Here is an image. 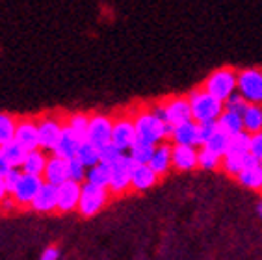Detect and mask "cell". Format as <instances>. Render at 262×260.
<instances>
[{
	"label": "cell",
	"mask_w": 262,
	"mask_h": 260,
	"mask_svg": "<svg viewBox=\"0 0 262 260\" xmlns=\"http://www.w3.org/2000/svg\"><path fill=\"white\" fill-rule=\"evenodd\" d=\"M134 114V125H136L138 140L151 143V145H160L164 141H171L173 126L158 119L157 115L149 110V106H143L140 110H132Z\"/></svg>",
	"instance_id": "obj_1"
},
{
	"label": "cell",
	"mask_w": 262,
	"mask_h": 260,
	"mask_svg": "<svg viewBox=\"0 0 262 260\" xmlns=\"http://www.w3.org/2000/svg\"><path fill=\"white\" fill-rule=\"evenodd\" d=\"M186 97L190 100V106H192V119L197 125L208 123V121H217L225 112V104L222 100L212 97L207 90H203L201 85L193 88Z\"/></svg>",
	"instance_id": "obj_2"
},
{
	"label": "cell",
	"mask_w": 262,
	"mask_h": 260,
	"mask_svg": "<svg viewBox=\"0 0 262 260\" xmlns=\"http://www.w3.org/2000/svg\"><path fill=\"white\" fill-rule=\"evenodd\" d=\"M201 88L207 90L212 97H216L217 100L225 102L238 91V69L229 67V65L220 67L207 76Z\"/></svg>",
	"instance_id": "obj_3"
},
{
	"label": "cell",
	"mask_w": 262,
	"mask_h": 260,
	"mask_svg": "<svg viewBox=\"0 0 262 260\" xmlns=\"http://www.w3.org/2000/svg\"><path fill=\"white\" fill-rule=\"evenodd\" d=\"M114 117V130H112V143L123 153H128L136 143V125H134V114L130 112H119L112 115Z\"/></svg>",
	"instance_id": "obj_4"
},
{
	"label": "cell",
	"mask_w": 262,
	"mask_h": 260,
	"mask_svg": "<svg viewBox=\"0 0 262 260\" xmlns=\"http://www.w3.org/2000/svg\"><path fill=\"white\" fill-rule=\"evenodd\" d=\"M66 119H58V115H41L37 117V130H39V149L45 153H52L60 141L63 128H66Z\"/></svg>",
	"instance_id": "obj_5"
},
{
	"label": "cell",
	"mask_w": 262,
	"mask_h": 260,
	"mask_svg": "<svg viewBox=\"0 0 262 260\" xmlns=\"http://www.w3.org/2000/svg\"><path fill=\"white\" fill-rule=\"evenodd\" d=\"M110 197H112L110 190L97 188V186L84 182L82 184V197H80V205H78V214L84 215V218H93V215L99 214L108 205Z\"/></svg>",
	"instance_id": "obj_6"
},
{
	"label": "cell",
	"mask_w": 262,
	"mask_h": 260,
	"mask_svg": "<svg viewBox=\"0 0 262 260\" xmlns=\"http://www.w3.org/2000/svg\"><path fill=\"white\" fill-rule=\"evenodd\" d=\"M238 93L249 104H262V69L249 67L238 71Z\"/></svg>",
	"instance_id": "obj_7"
},
{
	"label": "cell",
	"mask_w": 262,
	"mask_h": 260,
	"mask_svg": "<svg viewBox=\"0 0 262 260\" xmlns=\"http://www.w3.org/2000/svg\"><path fill=\"white\" fill-rule=\"evenodd\" d=\"M112 180H110V193L112 197H119L130 191V180H132V171L136 167V164L132 162L128 155H123L116 164H112Z\"/></svg>",
	"instance_id": "obj_8"
},
{
	"label": "cell",
	"mask_w": 262,
	"mask_h": 260,
	"mask_svg": "<svg viewBox=\"0 0 262 260\" xmlns=\"http://www.w3.org/2000/svg\"><path fill=\"white\" fill-rule=\"evenodd\" d=\"M112 130H114V117L106 114H91L88 141L101 150L108 143H112Z\"/></svg>",
	"instance_id": "obj_9"
},
{
	"label": "cell",
	"mask_w": 262,
	"mask_h": 260,
	"mask_svg": "<svg viewBox=\"0 0 262 260\" xmlns=\"http://www.w3.org/2000/svg\"><path fill=\"white\" fill-rule=\"evenodd\" d=\"M164 110H166V123L171 126H179L186 121H192V106L184 95H171L162 99Z\"/></svg>",
	"instance_id": "obj_10"
},
{
	"label": "cell",
	"mask_w": 262,
	"mask_h": 260,
	"mask_svg": "<svg viewBox=\"0 0 262 260\" xmlns=\"http://www.w3.org/2000/svg\"><path fill=\"white\" fill-rule=\"evenodd\" d=\"M43 184H45V180L41 179V177H34V175H26V173H23L19 184H17L15 191H13L11 197L15 199L19 208H30Z\"/></svg>",
	"instance_id": "obj_11"
},
{
	"label": "cell",
	"mask_w": 262,
	"mask_h": 260,
	"mask_svg": "<svg viewBox=\"0 0 262 260\" xmlns=\"http://www.w3.org/2000/svg\"><path fill=\"white\" fill-rule=\"evenodd\" d=\"M15 141L26 150L39 149V130H37V117H19L15 130Z\"/></svg>",
	"instance_id": "obj_12"
},
{
	"label": "cell",
	"mask_w": 262,
	"mask_h": 260,
	"mask_svg": "<svg viewBox=\"0 0 262 260\" xmlns=\"http://www.w3.org/2000/svg\"><path fill=\"white\" fill-rule=\"evenodd\" d=\"M82 197V184L67 180L66 184L58 188V210L60 214H69L73 210H78Z\"/></svg>",
	"instance_id": "obj_13"
},
{
	"label": "cell",
	"mask_w": 262,
	"mask_h": 260,
	"mask_svg": "<svg viewBox=\"0 0 262 260\" xmlns=\"http://www.w3.org/2000/svg\"><path fill=\"white\" fill-rule=\"evenodd\" d=\"M149 167L157 173L158 179H164V177L173 169V143L171 141H164V143L157 145L155 155H152L151 162H149Z\"/></svg>",
	"instance_id": "obj_14"
},
{
	"label": "cell",
	"mask_w": 262,
	"mask_h": 260,
	"mask_svg": "<svg viewBox=\"0 0 262 260\" xmlns=\"http://www.w3.org/2000/svg\"><path fill=\"white\" fill-rule=\"evenodd\" d=\"M173 145H186V147H199L201 149V136H199V125L195 121H186L179 126H173L171 136Z\"/></svg>",
	"instance_id": "obj_15"
},
{
	"label": "cell",
	"mask_w": 262,
	"mask_h": 260,
	"mask_svg": "<svg viewBox=\"0 0 262 260\" xmlns=\"http://www.w3.org/2000/svg\"><path fill=\"white\" fill-rule=\"evenodd\" d=\"M199 167V150L197 147L173 145V169L193 171Z\"/></svg>",
	"instance_id": "obj_16"
},
{
	"label": "cell",
	"mask_w": 262,
	"mask_h": 260,
	"mask_svg": "<svg viewBox=\"0 0 262 260\" xmlns=\"http://www.w3.org/2000/svg\"><path fill=\"white\" fill-rule=\"evenodd\" d=\"M34 212H39V214H51V212L58 210V188L52 184H43L41 186L39 193L34 199L30 206Z\"/></svg>",
	"instance_id": "obj_17"
},
{
	"label": "cell",
	"mask_w": 262,
	"mask_h": 260,
	"mask_svg": "<svg viewBox=\"0 0 262 260\" xmlns=\"http://www.w3.org/2000/svg\"><path fill=\"white\" fill-rule=\"evenodd\" d=\"M43 180L47 184H52L56 188H60L61 184H66L69 180V175H67V160H61L58 156H52L49 158V164H47L45 175H43Z\"/></svg>",
	"instance_id": "obj_18"
},
{
	"label": "cell",
	"mask_w": 262,
	"mask_h": 260,
	"mask_svg": "<svg viewBox=\"0 0 262 260\" xmlns=\"http://www.w3.org/2000/svg\"><path fill=\"white\" fill-rule=\"evenodd\" d=\"M158 175L149 165H136L132 171L130 191H147L149 188L158 184Z\"/></svg>",
	"instance_id": "obj_19"
},
{
	"label": "cell",
	"mask_w": 262,
	"mask_h": 260,
	"mask_svg": "<svg viewBox=\"0 0 262 260\" xmlns=\"http://www.w3.org/2000/svg\"><path fill=\"white\" fill-rule=\"evenodd\" d=\"M49 158L51 156L47 155L43 149H35V150H28V155L25 158V164H23V173L26 175H34V177H41L45 175L47 164H49Z\"/></svg>",
	"instance_id": "obj_20"
},
{
	"label": "cell",
	"mask_w": 262,
	"mask_h": 260,
	"mask_svg": "<svg viewBox=\"0 0 262 260\" xmlns=\"http://www.w3.org/2000/svg\"><path fill=\"white\" fill-rule=\"evenodd\" d=\"M80 143L82 141L78 140V138H75L67 128H63V134H61L56 149L52 150V156H58L61 160H73V158H76V155H78Z\"/></svg>",
	"instance_id": "obj_21"
},
{
	"label": "cell",
	"mask_w": 262,
	"mask_h": 260,
	"mask_svg": "<svg viewBox=\"0 0 262 260\" xmlns=\"http://www.w3.org/2000/svg\"><path fill=\"white\" fill-rule=\"evenodd\" d=\"M90 117L91 114H84V112H75V114L67 115L66 128L80 141H86L88 130H90Z\"/></svg>",
	"instance_id": "obj_22"
},
{
	"label": "cell",
	"mask_w": 262,
	"mask_h": 260,
	"mask_svg": "<svg viewBox=\"0 0 262 260\" xmlns=\"http://www.w3.org/2000/svg\"><path fill=\"white\" fill-rule=\"evenodd\" d=\"M244 132L249 136L260 134L262 132V104H249V108L244 114Z\"/></svg>",
	"instance_id": "obj_23"
},
{
	"label": "cell",
	"mask_w": 262,
	"mask_h": 260,
	"mask_svg": "<svg viewBox=\"0 0 262 260\" xmlns=\"http://www.w3.org/2000/svg\"><path fill=\"white\" fill-rule=\"evenodd\" d=\"M110 180H112V167L108 164H97L95 167L88 169L86 182L88 184H93L97 188H110Z\"/></svg>",
	"instance_id": "obj_24"
},
{
	"label": "cell",
	"mask_w": 262,
	"mask_h": 260,
	"mask_svg": "<svg viewBox=\"0 0 262 260\" xmlns=\"http://www.w3.org/2000/svg\"><path fill=\"white\" fill-rule=\"evenodd\" d=\"M217 125H220V130L225 132L227 136H238L244 132V119L242 115L238 114H232V112H223L222 117L217 119Z\"/></svg>",
	"instance_id": "obj_25"
},
{
	"label": "cell",
	"mask_w": 262,
	"mask_h": 260,
	"mask_svg": "<svg viewBox=\"0 0 262 260\" xmlns=\"http://www.w3.org/2000/svg\"><path fill=\"white\" fill-rule=\"evenodd\" d=\"M17 123H19V117L8 112H0V147L15 140Z\"/></svg>",
	"instance_id": "obj_26"
},
{
	"label": "cell",
	"mask_w": 262,
	"mask_h": 260,
	"mask_svg": "<svg viewBox=\"0 0 262 260\" xmlns=\"http://www.w3.org/2000/svg\"><path fill=\"white\" fill-rule=\"evenodd\" d=\"M155 149H157V147L151 145V143H145V141L136 140V143L132 145V149L128 150L126 155L130 156L132 162H134L136 165H149L152 155H155Z\"/></svg>",
	"instance_id": "obj_27"
},
{
	"label": "cell",
	"mask_w": 262,
	"mask_h": 260,
	"mask_svg": "<svg viewBox=\"0 0 262 260\" xmlns=\"http://www.w3.org/2000/svg\"><path fill=\"white\" fill-rule=\"evenodd\" d=\"M0 150L4 153V156L8 158V162L11 164V167H17V169H20L23 167V164H25V158L26 155H28V150L25 149V147L20 145L19 141H10V143H6V145L0 147Z\"/></svg>",
	"instance_id": "obj_28"
},
{
	"label": "cell",
	"mask_w": 262,
	"mask_h": 260,
	"mask_svg": "<svg viewBox=\"0 0 262 260\" xmlns=\"http://www.w3.org/2000/svg\"><path fill=\"white\" fill-rule=\"evenodd\" d=\"M236 180L247 190L262 191V167L257 165V167H251V169H244L236 177Z\"/></svg>",
	"instance_id": "obj_29"
},
{
	"label": "cell",
	"mask_w": 262,
	"mask_h": 260,
	"mask_svg": "<svg viewBox=\"0 0 262 260\" xmlns=\"http://www.w3.org/2000/svg\"><path fill=\"white\" fill-rule=\"evenodd\" d=\"M227 155L240 156V158L251 155V136L247 134V132H242V134H238V136H232L231 143H229Z\"/></svg>",
	"instance_id": "obj_30"
},
{
	"label": "cell",
	"mask_w": 262,
	"mask_h": 260,
	"mask_svg": "<svg viewBox=\"0 0 262 260\" xmlns=\"http://www.w3.org/2000/svg\"><path fill=\"white\" fill-rule=\"evenodd\" d=\"M76 158L86 165V169H91V167H95L97 164H101V153H99V149H97L95 145H91L88 140L80 143V149H78Z\"/></svg>",
	"instance_id": "obj_31"
},
{
	"label": "cell",
	"mask_w": 262,
	"mask_h": 260,
	"mask_svg": "<svg viewBox=\"0 0 262 260\" xmlns=\"http://www.w3.org/2000/svg\"><path fill=\"white\" fill-rule=\"evenodd\" d=\"M229 143H231V136H227L225 132H222V130H217L216 134L212 136L203 147L208 149L210 153H214L216 156H220V158H223V156L227 155Z\"/></svg>",
	"instance_id": "obj_32"
},
{
	"label": "cell",
	"mask_w": 262,
	"mask_h": 260,
	"mask_svg": "<svg viewBox=\"0 0 262 260\" xmlns=\"http://www.w3.org/2000/svg\"><path fill=\"white\" fill-rule=\"evenodd\" d=\"M222 160L223 158L216 156L214 153H210L208 149H205V147L199 149V167H201V169H207V171L222 169Z\"/></svg>",
	"instance_id": "obj_33"
},
{
	"label": "cell",
	"mask_w": 262,
	"mask_h": 260,
	"mask_svg": "<svg viewBox=\"0 0 262 260\" xmlns=\"http://www.w3.org/2000/svg\"><path fill=\"white\" fill-rule=\"evenodd\" d=\"M67 175H69V180H73V182L84 184V182H86V175H88L86 165L82 164L78 158L67 160Z\"/></svg>",
	"instance_id": "obj_34"
},
{
	"label": "cell",
	"mask_w": 262,
	"mask_h": 260,
	"mask_svg": "<svg viewBox=\"0 0 262 260\" xmlns=\"http://www.w3.org/2000/svg\"><path fill=\"white\" fill-rule=\"evenodd\" d=\"M244 158H246V156H244ZM244 158H240V156H231V155L223 156L222 171L227 173L229 177H234V179H236L244 171Z\"/></svg>",
	"instance_id": "obj_35"
},
{
	"label": "cell",
	"mask_w": 262,
	"mask_h": 260,
	"mask_svg": "<svg viewBox=\"0 0 262 260\" xmlns=\"http://www.w3.org/2000/svg\"><path fill=\"white\" fill-rule=\"evenodd\" d=\"M223 104H225V110H227V112H232V114L242 115V117H244V114H246L247 108H249V102H247V100L244 99V97L240 95L238 91L229 100H225Z\"/></svg>",
	"instance_id": "obj_36"
},
{
	"label": "cell",
	"mask_w": 262,
	"mask_h": 260,
	"mask_svg": "<svg viewBox=\"0 0 262 260\" xmlns=\"http://www.w3.org/2000/svg\"><path fill=\"white\" fill-rule=\"evenodd\" d=\"M99 153H101V162H102V164H108V165L116 164V162L119 160L123 155H126V153H123V150L117 149L114 143H108V145L102 147Z\"/></svg>",
	"instance_id": "obj_37"
},
{
	"label": "cell",
	"mask_w": 262,
	"mask_h": 260,
	"mask_svg": "<svg viewBox=\"0 0 262 260\" xmlns=\"http://www.w3.org/2000/svg\"><path fill=\"white\" fill-rule=\"evenodd\" d=\"M217 130H220L217 121H208V123H201V125H199V136H201V143H203V145H205V143L210 140L212 136L216 134Z\"/></svg>",
	"instance_id": "obj_38"
},
{
	"label": "cell",
	"mask_w": 262,
	"mask_h": 260,
	"mask_svg": "<svg viewBox=\"0 0 262 260\" xmlns=\"http://www.w3.org/2000/svg\"><path fill=\"white\" fill-rule=\"evenodd\" d=\"M20 177H23V169H17V167H13V169H11L10 173H8V175L4 177L6 188H8L10 195H13V191H15L17 184H19Z\"/></svg>",
	"instance_id": "obj_39"
},
{
	"label": "cell",
	"mask_w": 262,
	"mask_h": 260,
	"mask_svg": "<svg viewBox=\"0 0 262 260\" xmlns=\"http://www.w3.org/2000/svg\"><path fill=\"white\" fill-rule=\"evenodd\" d=\"M251 155L258 160H262V132L251 136Z\"/></svg>",
	"instance_id": "obj_40"
},
{
	"label": "cell",
	"mask_w": 262,
	"mask_h": 260,
	"mask_svg": "<svg viewBox=\"0 0 262 260\" xmlns=\"http://www.w3.org/2000/svg\"><path fill=\"white\" fill-rule=\"evenodd\" d=\"M60 258V249L56 247V245H49L45 251H43V255H41L39 260H58Z\"/></svg>",
	"instance_id": "obj_41"
},
{
	"label": "cell",
	"mask_w": 262,
	"mask_h": 260,
	"mask_svg": "<svg viewBox=\"0 0 262 260\" xmlns=\"http://www.w3.org/2000/svg\"><path fill=\"white\" fill-rule=\"evenodd\" d=\"M11 169H13V167H11V164L8 162V158L4 156V153L0 150V177L4 179V177L8 175V173H10Z\"/></svg>",
	"instance_id": "obj_42"
},
{
	"label": "cell",
	"mask_w": 262,
	"mask_h": 260,
	"mask_svg": "<svg viewBox=\"0 0 262 260\" xmlns=\"http://www.w3.org/2000/svg\"><path fill=\"white\" fill-rule=\"evenodd\" d=\"M15 208H19V206H17L15 199H13L11 195L4 201V203H2V205H0V210H15Z\"/></svg>",
	"instance_id": "obj_43"
},
{
	"label": "cell",
	"mask_w": 262,
	"mask_h": 260,
	"mask_svg": "<svg viewBox=\"0 0 262 260\" xmlns=\"http://www.w3.org/2000/svg\"><path fill=\"white\" fill-rule=\"evenodd\" d=\"M8 197H10V191H8V188H6L4 179L0 177V205H2V203L8 199Z\"/></svg>",
	"instance_id": "obj_44"
},
{
	"label": "cell",
	"mask_w": 262,
	"mask_h": 260,
	"mask_svg": "<svg viewBox=\"0 0 262 260\" xmlns=\"http://www.w3.org/2000/svg\"><path fill=\"white\" fill-rule=\"evenodd\" d=\"M257 212H258V215L262 218V201H258V205H257Z\"/></svg>",
	"instance_id": "obj_45"
},
{
	"label": "cell",
	"mask_w": 262,
	"mask_h": 260,
	"mask_svg": "<svg viewBox=\"0 0 262 260\" xmlns=\"http://www.w3.org/2000/svg\"><path fill=\"white\" fill-rule=\"evenodd\" d=\"M260 167H262V160H260Z\"/></svg>",
	"instance_id": "obj_46"
}]
</instances>
